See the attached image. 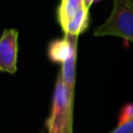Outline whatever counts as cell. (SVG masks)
Wrapping results in <instances>:
<instances>
[{"mask_svg":"<svg viewBox=\"0 0 133 133\" xmlns=\"http://www.w3.org/2000/svg\"><path fill=\"white\" fill-rule=\"evenodd\" d=\"M74 94L64 85L60 73L57 76L50 115L46 122L48 133H73Z\"/></svg>","mask_w":133,"mask_h":133,"instance_id":"obj_1","label":"cell"},{"mask_svg":"<svg viewBox=\"0 0 133 133\" xmlns=\"http://www.w3.org/2000/svg\"><path fill=\"white\" fill-rule=\"evenodd\" d=\"M94 34L116 36L133 44V0H113L110 16Z\"/></svg>","mask_w":133,"mask_h":133,"instance_id":"obj_2","label":"cell"},{"mask_svg":"<svg viewBox=\"0 0 133 133\" xmlns=\"http://www.w3.org/2000/svg\"><path fill=\"white\" fill-rule=\"evenodd\" d=\"M18 30L10 28L4 29L0 37V71L15 74L18 70Z\"/></svg>","mask_w":133,"mask_h":133,"instance_id":"obj_3","label":"cell"},{"mask_svg":"<svg viewBox=\"0 0 133 133\" xmlns=\"http://www.w3.org/2000/svg\"><path fill=\"white\" fill-rule=\"evenodd\" d=\"M78 41L77 35L64 34V37L53 39L48 46V58L54 63H63L71 55L74 44Z\"/></svg>","mask_w":133,"mask_h":133,"instance_id":"obj_4","label":"cell"},{"mask_svg":"<svg viewBox=\"0 0 133 133\" xmlns=\"http://www.w3.org/2000/svg\"><path fill=\"white\" fill-rule=\"evenodd\" d=\"M83 7H86L85 0H60V4L57 7V21L61 29Z\"/></svg>","mask_w":133,"mask_h":133,"instance_id":"obj_5","label":"cell"},{"mask_svg":"<svg viewBox=\"0 0 133 133\" xmlns=\"http://www.w3.org/2000/svg\"><path fill=\"white\" fill-rule=\"evenodd\" d=\"M77 45L78 41L74 44L73 51L70 57L61 64L60 75L65 87L72 92L75 94V82H76V61H77Z\"/></svg>","mask_w":133,"mask_h":133,"instance_id":"obj_6","label":"cell"},{"mask_svg":"<svg viewBox=\"0 0 133 133\" xmlns=\"http://www.w3.org/2000/svg\"><path fill=\"white\" fill-rule=\"evenodd\" d=\"M88 21H89V14L88 8L83 7L81 8L77 15L65 25V27L62 29L64 34H71V35H77L84 32L88 27Z\"/></svg>","mask_w":133,"mask_h":133,"instance_id":"obj_7","label":"cell"},{"mask_svg":"<svg viewBox=\"0 0 133 133\" xmlns=\"http://www.w3.org/2000/svg\"><path fill=\"white\" fill-rule=\"evenodd\" d=\"M132 118H133V104L128 103L121 110L117 125H122V124H124V123H126Z\"/></svg>","mask_w":133,"mask_h":133,"instance_id":"obj_8","label":"cell"},{"mask_svg":"<svg viewBox=\"0 0 133 133\" xmlns=\"http://www.w3.org/2000/svg\"><path fill=\"white\" fill-rule=\"evenodd\" d=\"M109 133H133V118L122 125H117V127Z\"/></svg>","mask_w":133,"mask_h":133,"instance_id":"obj_9","label":"cell"},{"mask_svg":"<svg viewBox=\"0 0 133 133\" xmlns=\"http://www.w3.org/2000/svg\"><path fill=\"white\" fill-rule=\"evenodd\" d=\"M94 3V0H85V6L89 9V7L91 6V4Z\"/></svg>","mask_w":133,"mask_h":133,"instance_id":"obj_10","label":"cell"},{"mask_svg":"<svg viewBox=\"0 0 133 133\" xmlns=\"http://www.w3.org/2000/svg\"><path fill=\"white\" fill-rule=\"evenodd\" d=\"M98 1H100V0H94V3H95V2H98Z\"/></svg>","mask_w":133,"mask_h":133,"instance_id":"obj_11","label":"cell"}]
</instances>
